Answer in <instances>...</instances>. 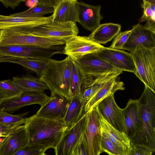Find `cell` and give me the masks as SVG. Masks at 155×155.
<instances>
[{
	"mask_svg": "<svg viewBox=\"0 0 155 155\" xmlns=\"http://www.w3.org/2000/svg\"><path fill=\"white\" fill-rule=\"evenodd\" d=\"M118 77L114 78L108 81L85 104L84 114H86L93 109L105 98L114 94L118 90L125 89L124 83L119 80Z\"/></svg>",
	"mask_w": 155,
	"mask_h": 155,
	"instance_id": "obj_22",
	"label": "cell"
},
{
	"mask_svg": "<svg viewBox=\"0 0 155 155\" xmlns=\"http://www.w3.org/2000/svg\"><path fill=\"white\" fill-rule=\"evenodd\" d=\"M144 26L148 29L155 32V21H147Z\"/></svg>",
	"mask_w": 155,
	"mask_h": 155,
	"instance_id": "obj_42",
	"label": "cell"
},
{
	"mask_svg": "<svg viewBox=\"0 0 155 155\" xmlns=\"http://www.w3.org/2000/svg\"><path fill=\"white\" fill-rule=\"evenodd\" d=\"M130 53L135 66L134 74L145 86L155 92V48H148L139 45Z\"/></svg>",
	"mask_w": 155,
	"mask_h": 155,
	"instance_id": "obj_4",
	"label": "cell"
},
{
	"mask_svg": "<svg viewBox=\"0 0 155 155\" xmlns=\"http://www.w3.org/2000/svg\"><path fill=\"white\" fill-rule=\"evenodd\" d=\"M17 57L9 55H4L0 53V63L11 62L14 59Z\"/></svg>",
	"mask_w": 155,
	"mask_h": 155,
	"instance_id": "obj_41",
	"label": "cell"
},
{
	"mask_svg": "<svg viewBox=\"0 0 155 155\" xmlns=\"http://www.w3.org/2000/svg\"><path fill=\"white\" fill-rule=\"evenodd\" d=\"M72 155H87L82 136L74 150Z\"/></svg>",
	"mask_w": 155,
	"mask_h": 155,
	"instance_id": "obj_38",
	"label": "cell"
},
{
	"mask_svg": "<svg viewBox=\"0 0 155 155\" xmlns=\"http://www.w3.org/2000/svg\"><path fill=\"white\" fill-rule=\"evenodd\" d=\"M13 81L22 89L23 93L30 92H44L49 90L48 86L39 78L29 74L15 76Z\"/></svg>",
	"mask_w": 155,
	"mask_h": 155,
	"instance_id": "obj_27",
	"label": "cell"
},
{
	"mask_svg": "<svg viewBox=\"0 0 155 155\" xmlns=\"http://www.w3.org/2000/svg\"><path fill=\"white\" fill-rule=\"evenodd\" d=\"M86 114V123L82 137L87 155H100L101 137V115L96 106Z\"/></svg>",
	"mask_w": 155,
	"mask_h": 155,
	"instance_id": "obj_7",
	"label": "cell"
},
{
	"mask_svg": "<svg viewBox=\"0 0 155 155\" xmlns=\"http://www.w3.org/2000/svg\"><path fill=\"white\" fill-rule=\"evenodd\" d=\"M18 126L0 125V137H5Z\"/></svg>",
	"mask_w": 155,
	"mask_h": 155,
	"instance_id": "obj_40",
	"label": "cell"
},
{
	"mask_svg": "<svg viewBox=\"0 0 155 155\" xmlns=\"http://www.w3.org/2000/svg\"><path fill=\"white\" fill-rule=\"evenodd\" d=\"M42 155H48L45 153H43Z\"/></svg>",
	"mask_w": 155,
	"mask_h": 155,
	"instance_id": "obj_46",
	"label": "cell"
},
{
	"mask_svg": "<svg viewBox=\"0 0 155 155\" xmlns=\"http://www.w3.org/2000/svg\"><path fill=\"white\" fill-rule=\"evenodd\" d=\"M150 5V8L153 12L155 13V0H148Z\"/></svg>",
	"mask_w": 155,
	"mask_h": 155,
	"instance_id": "obj_44",
	"label": "cell"
},
{
	"mask_svg": "<svg viewBox=\"0 0 155 155\" xmlns=\"http://www.w3.org/2000/svg\"><path fill=\"white\" fill-rule=\"evenodd\" d=\"M153 152L150 149L141 146H130L126 155H153Z\"/></svg>",
	"mask_w": 155,
	"mask_h": 155,
	"instance_id": "obj_36",
	"label": "cell"
},
{
	"mask_svg": "<svg viewBox=\"0 0 155 155\" xmlns=\"http://www.w3.org/2000/svg\"><path fill=\"white\" fill-rule=\"evenodd\" d=\"M28 136V144L54 148L68 128L63 120H54L38 116L35 114L25 119Z\"/></svg>",
	"mask_w": 155,
	"mask_h": 155,
	"instance_id": "obj_1",
	"label": "cell"
},
{
	"mask_svg": "<svg viewBox=\"0 0 155 155\" xmlns=\"http://www.w3.org/2000/svg\"><path fill=\"white\" fill-rule=\"evenodd\" d=\"M70 102L71 99L59 94L51 93L50 99L41 106L36 114L48 119L63 120Z\"/></svg>",
	"mask_w": 155,
	"mask_h": 155,
	"instance_id": "obj_15",
	"label": "cell"
},
{
	"mask_svg": "<svg viewBox=\"0 0 155 155\" xmlns=\"http://www.w3.org/2000/svg\"><path fill=\"white\" fill-rule=\"evenodd\" d=\"M31 33L36 35L56 38L66 41L71 37L77 35L79 30L74 22L52 21L36 27Z\"/></svg>",
	"mask_w": 155,
	"mask_h": 155,
	"instance_id": "obj_10",
	"label": "cell"
},
{
	"mask_svg": "<svg viewBox=\"0 0 155 155\" xmlns=\"http://www.w3.org/2000/svg\"><path fill=\"white\" fill-rule=\"evenodd\" d=\"M101 116L118 131L126 134L123 110L117 104L114 94L105 98L96 106Z\"/></svg>",
	"mask_w": 155,
	"mask_h": 155,
	"instance_id": "obj_13",
	"label": "cell"
},
{
	"mask_svg": "<svg viewBox=\"0 0 155 155\" xmlns=\"http://www.w3.org/2000/svg\"><path fill=\"white\" fill-rule=\"evenodd\" d=\"M53 8L41 6H36L30 8L24 12L11 14L9 15L21 18H41L45 14L53 13Z\"/></svg>",
	"mask_w": 155,
	"mask_h": 155,
	"instance_id": "obj_29",
	"label": "cell"
},
{
	"mask_svg": "<svg viewBox=\"0 0 155 155\" xmlns=\"http://www.w3.org/2000/svg\"><path fill=\"white\" fill-rule=\"evenodd\" d=\"M123 110L126 134L130 140L139 132L143 126L137 100L130 99Z\"/></svg>",
	"mask_w": 155,
	"mask_h": 155,
	"instance_id": "obj_19",
	"label": "cell"
},
{
	"mask_svg": "<svg viewBox=\"0 0 155 155\" xmlns=\"http://www.w3.org/2000/svg\"><path fill=\"white\" fill-rule=\"evenodd\" d=\"M28 136L24 124L17 127L0 144V155H13L28 143Z\"/></svg>",
	"mask_w": 155,
	"mask_h": 155,
	"instance_id": "obj_18",
	"label": "cell"
},
{
	"mask_svg": "<svg viewBox=\"0 0 155 155\" xmlns=\"http://www.w3.org/2000/svg\"><path fill=\"white\" fill-rule=\"evenodd\" d=\"M66 41L58 39L40 36L26 32L13 30H0V46L19 45L43 47L63 45Z\"/></svg>",
	"mask_w": 155,
	"mask_h": 155,
	"instance_id": "obj_5",
	"label": "cell"
},
{
	"mask_svg": "<svg viewBox=\"0 0 155 155\" xmlns=\"http://www.w3.org/2000/svg\"><path fill=\"white\" fill-rule=\"evenodd\" d=\"M91 82L90 77L85 74L77 63L72 61L69 99L77 96H81Z\"/></svg>",
	"mask_w": 155,
	"mask_h": 155,
	"instance_id": "obj_23",
	"label": "cell"
},
{
	"mask_svg": "<svg viewBox=\"0 0 155 155\" xmlns=\"http://www.w3.org/2000/svg\"><path fill=\"white\" fill-rule=\"evenodd\" d=\"M50 98L44 92L23 93L18 96L6 100L0 105V110L14 111L27 106L38 104L43 105Z\"/></svg>",
	"mask_w": 155,
	"mask_h": 155,
	"instance_id": "obj_16",
	"label": "cell"
},
{
	"mask_svg": "<svg viewBox=\"0 0 155 155\" xmlns=\"http://www.w3.org/2000/svg\"><path fill=\"white\" fill-rule=\"evenodd\" d=\"M143 122L142 128L130 140L131 146L147 148L155 151V92L146 86L137 100Z\"/></svg>",
	"mask_w": 155,
	"mask_h": 155,
	"instance_id": "obj_2",
	"label": "cell"
},
{
	"mask_svg": "<svg viewBox=\"0 0 155 155\" xmlns=\"http://www.w3.org/2000/svg\"><path fill=\"white\" fill-rule=\"evenodd\" d=\"M86 120V114H84L76 123L67 128L54 149L56 155H73L82 136Z\"/></svg>",
	"mask_w": 155,
	"mask_h": 155,
	"instance_id": "obj_8",
	"label": "cell"
},
{
	"mask_svg": "<svg viewBox=\"0 0 155 155\" xmlns=\"http://www.w3.org/2000/svg\"><path fill=\"white\" fill-rule=\"evenodd\" d=\"M8 99L7 95L0 89V105L4 101Z\"/></svg>",
	"mask_w": 155,
	"mask_h": 155,
	"instance_id": "obj_43",
	"label": "cell"
},
{
	"mask_svg": "<svg viewBox=\"0 0 155 155\" xmlns=\"http://www.w3.org/2000/svg\"><path fill=\"white\" fill-rule=\"evenodd\" d=\"M100 122L101 131L116 146L127 152L130 146V142L127 135L115 129L106 121L101 115Z\"/></svg>",
	"mask_w": 155,
	"mask_h": 155,
	"instance_id": "obj_24",
	"label": "cell"
},
{
	"mask_svg": "<svg viewBox=\"0 0 155 155\" xmlns=\"http://www.w3.org/2000/svg\"><path fill=\"white\" fill-rule=\"evenodd\" d=\"M0 89L7 95L8 99L17 97L23 93L21 87L12 79L0 81Z\"/></svg>",
	"mask_w": 155,
	"mask_h": 155,
	"instance_id": "obj_32",
	"label": "cell"
},
{
	"mask_svg": "<svg viewBox=\"0 0 155 155\" xmlns=\"http://www.w3.org/2000/svg\"><path fill=\"white\" fill-rule=\"evenodd\" d=\"M130 35L121 50L133 52L141 45L148 48H155V32L138 23L132 27Z\"/></svg>",
	"mask_w": 155,
	"mask_h": 155,
	"instance_id": "obj_17",
	"label": "cell"
},
{
	"mask_svg": "<svg viewBox=\"0 0 155 155\" xmlns=\"http://www.w3.org/2000/svg\"><path fill=\"white\" fill-rule=\"evenodd\" d=\"M29 112L18 114H12L0 110V125L19 126L23 124L25 117Z\"/></svg>",
	"mask_w": 155,
	"mask_h": 155,
	"instance_id": "obj_31",
	"label": "cell"
},
{
	"mask_svg": "<svg viewBox=\"0 0 155 155\" xmlns=\"http://www.w3.org/2000/svg\"><path fill=\"white\" fill-rule=\"evenodd\" d=\"M104 47L93 41L89 36L77 35L66 41L63 54L76 61L86 54L98 51Z\"/></svg>",
	"mask_w": 155,
	"mask_h": 155,
	"instance_id": "obj_11",
	"label": "cell"
},
{
	"mask_svg": "<svg viewBox=\"0 0 155 155\" xmlns=\"http://www.w3.org/2000/svg\"><path fill=\"white\" fill-rule=\"evenodd\" d=\"M3 140V138H2V137H0V144L2 141V140Z\"/></svg>",
	"mask_w": 155,
	"mask_h": 155,
	"instance_id": "obj_45",
	"label": "cell"
},
{
	"mask_svg": "<svg viewBox=\"0 0 155 155\" xmlns=\"http://www.w3.org/2000/svg\"><path fill=\"white\" fill-rule=\"evenodd\" d=\"M121 26L112 23L101 24L89 37L98 44H105L110 41L120 32Z\"/></svg>",
	"mask_w": 155,
	"mask_h": 155,
	"instance_id": "obj_25",
	"label": "cell"
},
{
	"mask_svg": "<svg viewBox=\"0 0 155 155\" xmlns=\"http://www.w3.org/2000/svg\"><path fill=\"white\" fill-rule=\"evenodd\" d=\"M56 0H33L25 1L26 5L31 8L41 6L54 8Z\"/></svg>",
	"mask_w": 155,
	"mask_h": 155,
	"instance_id": "obj_37",
	"label": "cell"
},
{
	"mask_svg": "<svg viewBox=\"0 0 155 155\" xmlns=\"http://www.w3.org/2000/svg\"><path fill=\"white\" fill-rule=\"evenodd\" d=\"M64 46L49 47L19 45L0 46V53L17 58L34 59L49 60L58 54H63Z\"/></svg>",
	"mask_w": 155,
	"mask_h": 155,
	"instance_id": "obj_6",
	"label": "cell"
},
{
	"mask_svg": "<svg viewBox=\"0 0 155 155\" xmlns=\"http://www.w3.org/2000/svg\"><path fill=\"white\" fill-rule=\"evenodd\" d=\"M86 75L100 77L114 73L121 74L118 69L99 56L96 52L86 54L75 61Z\"/></svg>",
	"mask_w": 155,
	"mask_h": 155,
	"instance_id": "obj_9",
	"label": "cell"
},
{
	"mask_svg": "<svg viewBox=\"0 0 155 155\" xmlns=\"http://www.w3.org/2000/svg\"><path fill=\"white\" fill-rule=\"evenodd\" d=\"M100 153L105 152L109 155H126L127 151L121 149L112 143L101 131Z\"/></svg>",
	"mask_w": 155,
	"mask_h": 155,
	"instance_id": "obj_30",
	"label": "cell"
},
{
	"mask_svg": "<svg viewBox=\"0 0 155 155\" xmlns=\"http://www.w3.org/2000/svg\"><path fill=\"white\" fill-rule=\"evenodd\" d=\"M79 6L78 22L84 28L93 32L101 24L103 19L100 11V5L93 6L78 1Z\"/></svg>",
	"mask_w": 155,
	"mask_h": 155,
	"instance_id": "obj_20",
	"label": "cell"
},
{
	"mask_svg": "<svg viewBox=\"0 0 155 155\" xmlns=\"http://www.w3.org/2000/svg\"><path fill=\"white\" fill-rule=\"evenodd\" d=\"M72 65V60L68 56L61 61L51 59L39 78L48 86L51 93L69 99Z\"/></svg>",
	"mask_w": 155,
	"mask_h": 155,
	"instance_id": "obj_3",
	"label": "cell"
},
{
	"mask_svg": "<svg viewBox=\"0 0 155 155\" xmlns=\"http://www.w3.org/2000/svg\"><path fill=\"white\" fill-rule=\"evenodd\" d=\"M0 2L6 8L10 7L13 9L18 6L22 2H25L24 0H0Z\"/></svg>",
	"mask_w": 155,
	"mask_h": 155,
	"instance_id": "obj_39",
	"label": "cell"
},
{
	"mask_svg": "<svg viewBox=\"0 0 155 155\" xmlns=\"http://www.w3.org/2000/svg\"><path fill=\"white\" fill-rule=\"evenodd\" d=\"M141 7L143 9V13L139 22L150 20L155 21V13L152 10L148 0H143Z\"/></svg>",
	"mask_w": 155,
	"mask_h": 155,
	"instance_id": "obj_35",
	"label": "cell"
},
{
	"mask_svg": "<svg viewBox=\"0 0 155 155\" xmlns=\"http://www.w3.org/2000/svg\"><path fill=\"white\" fill-rule=\"evenodd\" d=\"M52 21V15L41 18H21L0 15V30L31 33L36 27Z\"/></svg>",
	"mask_w": 155,
	"mask_h": 155,
	"instance_id": "obj_12",
	"label": "cell"
},
{
	"mask_svg": "<svg viewBox=\"0 0 155 155\" xmlns=\"http://www.w3.org/2000/svg\"><path fill=\"white\" fill-rule=\"evenodd\" d=\"M77 0H56L52 15V21H78L79 6Z\"/></svg>",
	"mask_w": 155,
	"mask_h": 155,
	"instance_id": "obj_21",
	"label": "cell"
},
{
	"mask_svg": "<svg viewBox=\"0 0 155 155\" xmlns=\"http://www.w3.org/2000/svg\"><path fill=\"white\" fill-rule=\"evenodd\" d=\"M49 60L17 58L12 61L11 63L20 64L29 69L36 73L40 77L46 67Z\"/></svg>",
	"mask_w": 155,
	"mask_h": 155,
	"instance_id": "obj_28",
	"label": "cell"
},
{
	"mask_svg": "<svg viewBox=\"0 0 155 155\" xmlns=\"http://www.w3.org/2000/svg\"><path fill=\"white\" fill-rule=\"evenodd\" d=\"M48 149L42 146L28 144L13 155H42Z\"/></svg>",
	"mask_w": 155,
	"mask_h": 155,
	"instance_id": "obj_33",
	"label": "cell"
},
{
	"mask_svg": "<svg viewBox=\"0 0 155 155\" xmlns=\"http://www.w3.org/2000/svg\"><path fill=\"white\" fill-rule=\"evenodd\" d=\"M96 52L101 58L118 69L135 73V66L130 53L104 47Z\"/></svg>",
	"mask_w": 155,
	"mask_h": 155,
	"instance_id": "obj_14",
	"label": "cell"
},
{
	"mask_svg": "<svg viewBox=\"0 0 155 155\" xmlns=\"http://www.w3.org/2000/svg\"><path fill=\"white\" fill-rule=\"evenodd\" d=\"M131 29L119 32L115 37L109 48L121 49L127 40L131 32Z\"/></svg>",
	"mask_w": 155,
	"mask_h": 155,
	"instance_id": "obj_34",
	"label": "cell"
},
{
	"mask_svg": "<svg viewBox=\"0 0 155 155\" xmlns=\"http://www.w3.org/2000/svg\"><path fill=\"white\" fill-rule=\"evenodd\" d=\"M85 104L80 95L75 96L71 99V102L63 119L65 126L68 127L76 123L84 114Z\"/></svg>",
	"mask_w": 155,
	"mask_h": 155,
	"instance_id": "obj_26",
	"label": "cell"
}]
</instances>
